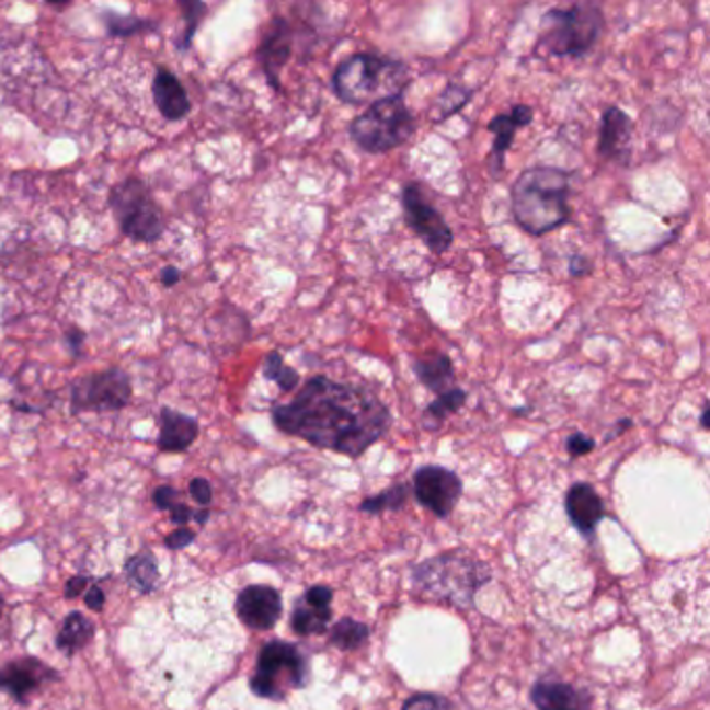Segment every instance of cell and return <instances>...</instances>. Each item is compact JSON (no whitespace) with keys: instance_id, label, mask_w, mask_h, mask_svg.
<instances>
[{"instance_id":"8992f818","label":"cell","mask_w":710,"mask_h":710,"mask_svg":"<svg viewBox=\"0 0 710 710\" xmlns=\"http://www.w3.org/2000/svg\"><path fill=\"white\" fill-rule=\"evenodd\" d=\"M415 126L413 111L398 94L367 106L351 124V138L363 152L381 154L409 142Z\"/></svg>"},{"instance_id":"bcb514c9","label":"cell","mask_w":710,"mask_h":710,"mask_svg":"<svg viewBox=\"0 0 710 710\" xmlns=\"http://www.w3.org/2000/svg\"><path fill=\"white\" fill-rule=\"evenodd\" d=\"M2 608H4V600H2V596H0V617H2Z\"/></svg>"},{"instance_id":"30bf717a","label":"cell","mask_w":710,"mask_h":710,"mask_svg":"<svg viewBox=\"0 0 710 710\" xmlns=\"http://www.w3.org/2000/svg\"><path fill=\"white\" fill-rule=\"evenodd\" d=\"M402 209L404 221L415 231L419 240L436 254L448 251L455 242V233L439 213L425 196L417 182H409L402 188Z\"/></svg>"},{"instance_id":"277c9868","label":"cell","mask_w":710,"mask_h":710,"mask_svg":"<svg viewBox=\"0 0 710 710\" xmlns=\"http://www.w3.org/2000/svg\"><path fill=\"white\" fill-rule=\"evenodd\" d=\"M335 96L346 105H374L381 99L404 94L411 84L406 65L371 53H356L335 67Z\"/></svg>"},{"instance_id":"3957f363","label":"cell","mask_w":710,"mask_h":710,"mask_svg":"<svg viewBox=\"0 0 710 710\" xmlns=\"http://www.w3.org/2000/svg\"><path fill=\"white\" fill-rule=\"evenodd\" d=\"M413 589L425 600L455 608H471L481 585L492 580L485 563L459 552L434 557L413 569Z\"/></svg>"},{"instance_id":"7402d4cb","label":"cell","mask_w":710,"mask_h":710,"mask_svg":"<svg viewBox=\"0 0 710 710\" xmlns=\"http://www.w3.org/2000/svg\"><path fill=\"white\" fill-rule=\"evenodd\" d=\"M413 371L417 376L419 381L434 394H442L448 392L450 388H455V365L453 358L446 353H432V355L423 356L413 360Z\"/></svg>"},{"instance_id":"5bb4252c","label":"cell","mask_w":710,"mask_h":710,"mask_svg":"<svg viewBox=\"0 0 710 710\" xmlns=\"http://www.w3.org/2000/svg\"><path fill=\"white\" fill-rule=\"evenodd\" d=\"M53 679H59L57 671L32 656L0 667V689L11 694L18 702H25L32 694H36Z\"/></svg>"},{"instance_id":"7c38bea8","label":"cell","mask_w":710,"mask_h":710,"mask_svg":"<svg viewBox=\"0 0 710 710\" xmlns=\"http://www.w3.org/2000/svg\"><path fill=\"white\" fill-rule=\"evenodd\" d=\"M294 27L286 18H273L259 44V64L273 90L282 88V71L293 59Z\"/></svg>"},{"instance_id":"f1b7e54d","label":"cell","mask_w":710,"mask_h":710,"mask_svg":"<svg viewBox=\"0 0 710 710\" xmlns=\"http://www.w3.org/2000/svg\"><path fill=\"white\" fill-rule=\"evenodd\" d=\"M406 501H409V485L406 483H398V485H392V488L383 490L381 494L360 502L358 508L363 513L377 515V513H383V511H398V508H402L406 504Z\"/></svg>"},{"instance_id":"9a60e30c","label":"cell","mask_w":710,"mask_h":710,"mask_svg":"<svg viewBox=\"0 0 710 710\" xmlns=\"http://www.w3.org/2000/svg\"><path fill=\"white\" fill-rule=\"evenodd\" d=\"M332 598L334 592L328 585L309 587L307 594L294 606L290 617L294 633L302 638L325 633L332 621Z\"/></svg>"},{"instance_id":"ac0fdd59","label":"cell","mask_w":710,"mask_h":710,"mask_svg":"<svg viewBox=\"0 0 710 710\" xmlns=\"http://www.w3.org/2000/svg\"><path fill=\"white\" fill-rule=\"evenodd\" d=\"M564 511H566V517L573 523V527L585 538L594 536L598 523L603 522V517H605L603 499L598 496L594 485H589L585 481L571 485V490L566 492V499H564Z\"/></svg>"},{"instance_id":"d4e9b609","label":"cell","mask_w":710,"mask_h":710,"mask_svg":"<svg viewBox=\"0 0 710 710\" xmlns=\"http://www.w3.org/2000/svg\"><path fill=\"white\" fill-rule=\"evenodd\" d=\"M126 575L129 585L136 587L138 592H142V594L152 592L159 582L157 559L150 552H140V554L131 557L126 564Z\"/></svg>"},{"instance_id":"f6af8a7d","label":"cell","mask_w":710,"mask_h":710,"mask_svg":"<svg viewBox=\"0 0 710 710\" xmlns=\"http://www.w3.org/2000/svg\"><path fill=\"white\" fill-rule=\"evenodd\" d=\"M194 519L201 523V525H203V523H207V519H209V508H203V511H198V513L194 515Z\"/></svg>"},{"instance_id":"e0dca14e","label":"cell","mask_w":710,"mask_h":710,"mask_svg":"<svg viewBox=\"0 0 710 710\" xmlns=\"http://www.w3.org/2000/svg\"><path fill=\"white\" fill-rule=\"evenodd\" d=\"M631 117L619 106H608L603 113L600 136H598V154L617 165H629L631 154Z\"/></svg>"},{"instance_id":"ab89813d","label":"cell","mask_w":710,"mask_h":710,"mask_svg":"<svg viewBox=\"0 0 710 710\" xmlns=\"http://www.w3.org/2000/svg\"><path fill=\"white\" fill-rule=\"evenodd\" d=\"M192 517H194V513L190 511L186 504H180V502H178V504L171 508V522L175 523V525H180V527H186Z\"/></svg>"},{"instance_id":"b9f144b4","label":"cell","mask_w":710,"mask_h":710,"mask_svg":"<svg viewBox=\"0 0 710 710\" xmlns=\"http://www.w3.org/2000/svg\"><path fill=\"white\" fill-rule=\"evenodd\" d=\"M85 335L80 332V330H69L67 332V342L71 344V351L73 353H80V348H82V344H84Z\"/></svg>"},{"instance_id":"8d00e7d4","label":"cell","mask_w":710,"mask_h":710,"mask_svg":"<svg viewBox=\"0 0 710 710\" xmlns=\"http://www.w3.org/2000/svg\"><path fill=\"white\" fill-rule=\"evenodd\" d=\"M592 273V263L589 259H585L584 254H573L569 261V275L582 279L585 275Z\"/></svg>"},{"instance_id":"2e32d148","label":"cell","mask_w":710,"mask_h":710,"mask_svg":"<svg viewBox=\"0 0 710 710\" xmlns=\"http://www.w3.org/2000/svg\"><path fill=\"white\" fill-rule=\"evenodd\" d=\"M534 122V108L527 105H515L508 113L496 115L488 129L494 134V145L490 150V171L494 178H501L506 163V152L513 147L515 136L522 127H527Z\"/></svg>"},{"instance_id":"4316f807","label":"cell","mask_w":710,"mask_h":710,"mask_svg":"<svg viewBox=\"0 0 710 710\" xmlns=\"http://www.w3.org/2000/svg\"><path fill=\"white\" fill-rule=\"evenodd\" d=\"M263 376L279 386L282 392H294L300 386V376L293 369L279 351H272L263 360Z\"/></svg>"},{"instance_id":"52a82bcc","label":"cell","mask_w":710,"mask_h":710,"mask_svg":"<svg viewBox=\"0 0 710 710\" xmlns=\"http://www.w3.org/2000/svg\"><path fill=\"white\" fill-rule=\"evenodd\" d=\"M311 668L307 656L288 642L273 640L261 648L251 679V689L267 700H284L294 689L309 684Z\"/></svg>"},{"instance_id":"4dcf8cb0","label":"cell","mask_w":710,"mask_h":710,"mask_svg":"<svg viewBox=\"0 0 710 710\" xmlns=\"http://www.w3.org/2000/svg\"><path fill=\"white\" fill-rule=\"evenodd\" d=\"M182 11H184V20H188V27L184 32V43L180 44L182 48H188L192 44V38L196 34V27L198 23L203 22V15L207 11V7L203 2H180Z\"/></svg>"},{"instance_id":"4fadbf2b","label":"cell","mask_w":710,"mask_h":710,"mask_svg":"<svg viewBox=\"0 0 710 710\" xmlns=\"http://www.w3.org/2000/svg\"><path fill=\"white\" fill-rule=\"evenodd\" d=\"M236 615L256 631L273 629L282 617V596L270 585H249L236 598Z\"/></svg>"},{"instance_id":"7bdbcfd3","label":"cell","mask_w":710,"mask_h":710,"mask_svg":"<svg viewBox=\"0 0 710 710\" xmlns=\"http://www.w3.org/2000/svg\"><path fill=\"white\" fill-rule=\"evenodd\" d=\"M631 425H633V423H631V421H629V419H621V421H619V423H617V430H615V432H612V434H608V436H606V439L617 438V436H621V434H623V432H626V430H629V427H631Z\"/></svg>"},{"instance_id":"ee69618b","label":"cell","mask_w":710,"mask_h":710,"mask_svg":"<svg viewBox=\"0 0 710 710\" xmlns=\"http://www.w3.org/2000/svg\"><path fill=\"white\" fill-rule=\"evenodd\" d=\"M700 423L705 430H709V402L702 404V413H700Z\"/></svg>"},{"instance_id":"1f68e13d","label":"cell","mask_w":710,"mask_h":710,"mask_svg":"<svg viewBox=\"0 0 710 710\" xmlns=\"http://www.w3.org/2000/svg\"><path fill=\"white\" fill-rule=\"evenodd\" d=\"M402 710H450V702L436 694H415L404 702Z\"/></svg>"},{"instance_id":"d6a6232c","label":"cell","mask_w":710,"mask_h":710,"mask_svg":"<svg viewBox=\"0 0 710 710\" xmlns=\"http://www.w3.org/2000/svg\"><path fill=\"white\" fill-rule=\"evenodd\" d=\"M594 446H596V442L589 438V436L582 434V432L571 434V436L566 438V453H569L571 459H580V457L589 455V453L594 450Z\"/></svg>"},{"instance_id":"ba28073f","label":"cell","mask_w":710,"mask_h":710,"mask_svg":"<svg viewBox=\"0 0 710 710\" xmlns=\"http://www.w3.org/2000/svg\"><path fill=\"white\" fill-rule=\"evenodd\" d=\"M108 205L129 240L152 244L165 231L163 213L157 207L150 190L140 178H127L113 186Z\"/></svg>"},{"instance_id":"cb8c5ba5","label":"cell","mask_w":710,"mask_h":710,"mask_svg":"<svg viewBox=\"0 0 710 710\" xmlns=\"http://www.w3.org/2000/svg\"><path fill=\"white\" fill-rule=\"evenodd\" d=\"M465 400H467V392H465L462 388H457V386L450 388L448 392H442V394H438L436 400H434V402L423 411L425 427H427V430H438L439 425H442L446 419L450 417V415H455L457 411L462 409Z\"/></svg>"},{"instance_id":"f35d334b","label":"cell","mask_w":710,"mask_h":710,"mask_svg":"<svg viewBox=\"0 0 710 710\" xmlns=\"http://www.w3.org/2000/svg\"><path fill=\"white\" fill-rule=\"evenodd\" d=\"M85 585H88V577H84V575L71 577L65 585V596L67 598H78L82 592H85Z\"/></svg>"},{"instance_id":"8fae6325","label":"cell","mask_w":710,"mask_h":710,"mask_svg":"<svg viewBox=\"0 0 710 710\" xmlns=\"http://www.w3.org/2000/svg\"><path fill=\"white\" fill-rule=\"evenodd\" d=\"M413 492L421 506L432 511L436 517H448L462 492V481L459 476L439 465H425L417 469L413 478Z\"/></svg>"},{"instance_id":"ffe728a7","label":"cell","mask_w":710,"mask_h":710,"mask_svg":"<svg viewBox=\"0 0 710 710\" xmlns=\"http://www.w3.org/2000/svg\"><path fill=\"white\" fill-rule=\"evenodd\" d=\"M152 99L161 115L169 122H182L190 115V99L186 88L165 67H159L152 80Z\"/></svg>"},{"instance_id":"484cf974","label":"cell","mask_w":710,"mask_h":710,"mask_svg":"<svg viewBox=\"0 0 710 710\" xmlns=\"http://www.w3.org/2000/svg\"><path fill=\"white\" fill-rule=\"evenodd\" d=\"M369 627L355 619H342L330 631V644L344 652H351L363 646L369 640Z\"/></svg>"},{"instance_id":"603a6c76","label":"cell","mask_w":710,"mask_h":710,"mask_svg":"<svg viewBox=\"0 0 710 710\" xmlns=\"http://www.w3.org/2000/svg\"><path fill=\"white\" fill-rule=\"evenodd\" d=\"M92 638H94V623L82 612H71L65 619L64 627L57 635V648L67 656H73L76 652L88 646Z\"/></svg>"},{"instance_id":"44dd1931","label":"cell","mask_w":710,"mask_h":710,"mask_svg":"<svg viewBox=\"0 0 710 710\" xmlns=\"http://www.w3.org/2000/svg\"><path fill=\"white\" fill-rule=\"evenodd\" d=\"M198 432L196 419L165 406L161 411V434L157 444L163 453H184L196 442Z\"/></svg>"},{"instance_id":"5b68a950","label":"cell","mask_w":710,"mask_h":710,"mask_svg":"<svg viewBox=\"0 0 710 710\" xmlns=\"http://www.w3.org/2000/svg\"><path fill=\"white\" fill-rule=\"evenodd\" d=\"M605 30L603 9L594 2L554 7L543 13L536 53L543 57H584Z\"/></svg>"},{"instance_id":"74e56055","label":"cell","mask_w":710,"mask_h":710,"mask_svg":"<svg viewBox=\"0 0 710 710\" xmlns=\"http://www.w3.org/2000/svg\"><path fill=\"white\" fill-rule=\"evenodd\" d=\"M85 605L90 606L92 610H103V606H105V592L99 585H92L85 592Z\"/></svg>"},{"instance_id":"9c48e42d","label":"cell","mask_w":710,"mask_h":710,"mask_svg":"<svg viewBox=\"0 0 710 710\" xmlns=\"http://www.w3.org/2000/svg\"><path fill=\"white\" fill-rule=\"evenodd\" d=\"M131 394V377L119 367H111L106 371L80 377L71 383V411L117 413L126 409Z\"/></svg>"},{"instance_id":"d6986e66","label":"cell","mask_w":710,"mask_h":710,"mask_svg":"<svg viewBox=\"0 0 710 710\" xmlns=\"http://www.w3.org/2000/svg\"><path fill=\"white\" fill-rule=\"evenodd\" d=\"M531 702L538 710H592V694L564 682L542 679L531 688Z\"/></svg>"},{"instance_id":"6da1fadb","label":"cell","mask_w":710,"mask_h":710,"mask_svg":"<svg viewBox=\"0 0 710 710\" xmlns=\"http://www.w3.org/2000/svg\"><path fill=\"white\" fill-rule=\"evenodd\" d=\"M273 423L279 432L311 446L356 459L383 438L392 425L390 409L369 388L309 377L286 404H275Z\"/></svg>"},{"instance_id":"d590c367","label":"cell","mask_w":710,"mask_h":710,"mask_svg":"<svg viewBox=\"0 0 710 710\" xmlns=\"http://www.w3.org/2000/svg\"><path fill=\"white\" fill-rule=\"evenodd\" d=\"M194 538H196V534L192 529H188V527H178L173 534H169L165 543H168V548H171V550H180V548H186V546L194 542Z\"/></svg>"},{"instance_id":"e575fe53","label":"cell","mask_w":710,"mask_h":710,"mask_svg":"<svg viewBox=\"0 0 710 710\" xmlns=\"http://www.w3.org/2000/svg\"><path fill=\"white\" fill-rule=\"evenodd\" d=\"M152 501L157 504V508L161 511H171L178 504V492L171 485H161L154 490Z\"/></svg>"},{"instance_id":"836d02e7","label":"cell","mask_w":710,"mask_h":710,"mask_svg":"<svg viewBox=\"0 0 710 710\" xmlns=\"http://www.w3.org/2000/svg\"><path fill=\"white\" fill-rule=\"evenodd\" d=\"M190 494H192V499L198 502L201 506H207L213 501V488H210L209 481L203 480V478L192 480V483H190Z\"/></svg>"},{"instance_id":"60d3db41","label":"cell","mask_w":710,"mask_h":710,"mask_svg":"<svg viewBox=\"0 0 710 710\" xmlns=\"http://www.w3.org/2000/svg\"><path fill=\"white\" fill-rule=\"evenodd\" d=\"M180 279H182V272H180L178 267H173V265H169V267H165V270L161 272V282H163V286H168V288L175 286V284H180Z\"/></svg>"},{"instance_id":"f546056e","label":"cell","mask_w":710,"mask_h":710,"mask_svg":"<svg viewBox=\"0 0 710 710\" xmlns=\"http://www.w3.org/2000/svg\"><path fill=\"white\" fill-rule=\"evenodd\" d=\"M105 23L111 36H134L142 30L152 27V23L147 20L131 18V15H115V13H106Z\"/></svg>"},{"instance_id":"7a4b0ae2","label":"cell","mask_w":710,"mask_h":710,"mask_svg":"<svg viewBox=\"0 0 710 710\" xmlns=\"http://www.w3.org/2000/svg\"><path fill=\"white\" fill-rule=\"evenodd\" d=\"M571 173L559 168L525 169L511 188L513 219L523 231L543 236L571 221Z\"/></svg>"},{"instance_id":"83f0119b","label":"cell","mask_w":710,"mask_h":710,"mask_svg":"<svg viewBox=\"0 0 710 710\" xmlns=\"http://www.w3.org/2000/svg\"><path fill=\"white\" fill-rule=\"evenodd\" d=\"M473 99V90L462 84H448L444 88V92L439 94L436 106H434V122L439 124L448 117H453L455 113L462 111L465 106L471 103Z\"/></svg>"}]
</instances>
